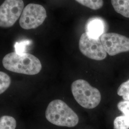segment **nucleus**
Wrapping results in <instances>:
<instances>
[{"label": "nucleus", "instance_id": "1", "mask_svg": "<svg viewBox=\"0 0 129 129\" xmlns=\"http://www.w3.org/2000/svg\"><path fill=\"white\" fill-rule=\"evenodd\" d=\"M3 64L9 71L28 75L38 74L42 68L40 61L35 55L16 52L5 55L3 59Z\"/></svg>", "mask_w": 129, "mask_h": 129}, {"label": "nucleus", "instance_id": "2", "mask_svg": "<svg viewBox=\"0 0 129 129\" xmlns=\"http://www.w3.org/2000/svg\"><path fill=\"white\" fill-rule=\"evenodd\" d=\"M47 120L53 124L61 127H74L78 124V116L64 102L52 101L46 111Z\"/></svg>", "mask_w": 129, "mask_h": 129}, {"label": "nucleus", "instance_id": "3", "mask_svg": "<svg viewBox=\"0 0 129 129\" xmlns=\"http://www.w3.org/2000/svg\"><path fill=\"white\" fill-rule=\"evenodd\" d=\"M71 88L76 101L85 109H94L101 102L100 91L85 80L78 79L72 83Z\"/></svg>", "mask_w": 129, "mask_h": 129}, {"label": "nucleus", "instance_id": "4", "mask_svg": "<svg viewBox=\"0 0 129 129\" xmlns=\"http://www.w3.org/2000/svg\"><path fill=\"white\" fill-rule=\"evenodd\" d=\"M46 17V10L42 5L29 4L23 9L19 24L25 30L35 29L43 24Z\"/></svg>", "mask_w": 129, "mask_h": 129}, {"label": "nucleus", "instance_id": "5", "mask_svg": "<svg viewBox=\"0 0 129 129\" xmlns=\"http://www.w3.org/2000/svg\"><path fill=\"white\" fill-rule=\"evenodd\" d=\"M23 9V0H5L0 6V27L13 26L21 17Z\"/></svg>", "mask_w": 129, "mask_h": 129}, {"label": "nucleus", "instance_id": "6", "mask_svg": "<svg viewBox=\"0 0 129 129\" xmlns=\"http://www.w3.org/2000/svg\"><path fill=\"white\" fill-rule=\"evenodd\" d=\"M78 45L82 54L90 59L100 61L104 59L107 57V53L100 38H91L84 33L80 37Z\"/></svg>", "mask_w": 129, "mask_h": 129}, {"label": "nucleus", "instance_id": "7", "mask_svg": "<svg viewBox=\"0 0 129 129\" xmlns=\"http://www.w3.org/2000/svg\"><path fill=\"white\" fill-rule=\"evenodd\" d=\"M106 53L114 56L129 51V38L114 33H105L100 38Z\"/></svg>", "mask_w": 129, "mask_h": 129}, {"label": "nucleus", "instance_id": "8", "mask_svg": "<svg viewBox=\"0 0 129 129\" xmlns=\"http://www.w3.org/2000/svg\"><path fill=\"white\" fill-rule=\"evenodd\" d=\"M86 33L89 37L99 38L105 34L107 26L104 20L99 17H94L88 20L85 25Z\"/></svg>", "mask_w": 129, "mask_h": 129}, {"label": "nucleus", "instance_id": "9", "mask_svg": "<svg viewBox=\"0 0 129 129\" xmlns=\"http://www.w3.org/2000/svg\"><path fill=\"white\" fill-rule=\"evenodd\" d=\"M111 3L117 13L129 18V0H111Z\"/></svg>", "mask_w": 129, "mask_h": 129}, {"label": "nucleus", "instance_id": "10", "mask_svg": "<svg viewBox=\"0 0 129 129\" xmlns=\"http://www.w3.org/2000/svg\"><path fill=\"white\" fill-rule=\"evenodd\" d=\"M16 121L14 117L4 115L0 118V129H15Z\"/></svg>", "mask_w": 129, "mask_h": 129}, {"label": "nucleus", "instance_id": "11", "mask_svg": "<svg viewBox=\"0 0 129 129\" xmlns=\"http://www.w3.org/2000/svg\"><path fill=\"white\" fill-rule=\"evenodd\" d=\"M79 4L88 7L91 9H100L103 5V0H75Z\"/></svg>", "mask_w": 129, "mask_h": 129}, {"label": "nucleus", "instance_id": "12", "mask_svg": "<svg viewBox=\"0 0 129 129\" xmlns=\"http://www.w3.org/2000/svg\"><path fill=\"white\" fill-rule=\"evenodd\" d=\"M114 129H129V119L124 115L116 118L113 122Z\"/></svg>", "mask_w": 129, "mask_h": 129}, {"label": "nucleus", "instance_id": "13", "mask_svg": "<svg viewBox=\"0 0 129 129\" xmlns=\"http://www.w3.org/2000/svg\"><path fill=\"white\" fill-rule=\"evenodd\" d=\"M11 79L8 75L0 71V94L5 92L10 87Z\"/></svg>", "mask_w": 129, "mask_h": 129}, {"label": "nucleus", "instance_id": "14", "mask_svg": "<svg viewBox=\"0 0 129 129\" xmlns=\"http://www.w3.org/2000/svg\"><path fill=\"white\" fill-rule=\"evenodd\" d=\"M117 94L124 101H129V79L122 83L117 90Z\"/></svg>", "mask_w": 129, "mask_h": 129}, {"label": "nucleus", "instance_id": "15", "mask_svg": "<svg viewBox=\"0 0 129 129\" xmlns=\"http://www.w3.org/2000/svg\"><path fill=\"white\" fill-rule=\"evenodd\" d=\"M117 107L123 114L129 119V101H123L118 103Z\"/></svg>", "mask_w": 129, "mask_h": 129}, {"label": "nucleus", "instance_id": "16", "mask_svg": "<svg viewBox=\"0 0 129 129\" xmlns=\"http://www.w3.org/2000/svg\"><path fill=\"white\" fill-rule=\"evenodd\" d=\"M27 41H22L19 43H16L15 45L16 52L22 53L23 52V48L27 45Z\"/></svg>", "mask_w": 129, "mask_h": 129}]
</instances>
